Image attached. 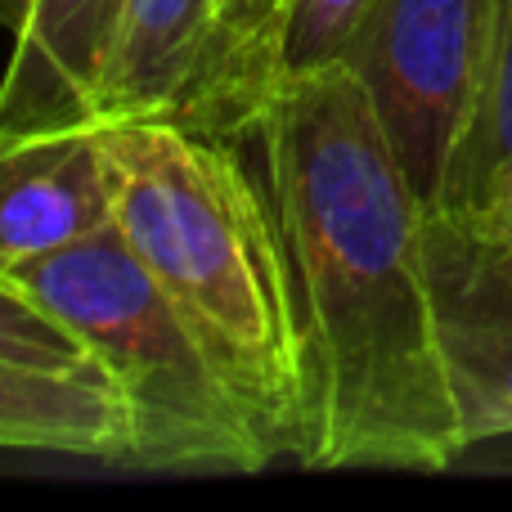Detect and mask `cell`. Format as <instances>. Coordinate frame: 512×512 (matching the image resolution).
Here are the masks:
<instances>
[{
    "mask_svg": "<svg viewBox=\"0 0 512 512\" xmlns=\"http://www.w3.org/2000/svg\"><path fill=\"white\" fill-rule=\"evenodd\" d=\"M499 0H378L346 63L427 216L445 212L454 162L481 104Z\"/></svg>",
    "mask_w": 512,
    "mask_h": 512,
    "instance_id": "obj_4",
    "label": "cell"
},
{
    "mask_svg": "<svg viewBox=\"0 0 512 512\" xmlns=\"http://www.w3.org/2000/svg\"><path fill=\"white\" fill-rule=\"evenodd\" d=\"M0 355L45 369H104L72 328H63L41 301L0 274ZM108 373V369H104Z\"/></svg>",
    "mask_w": 512,
    "mask_h": 512,
    "instance_id": "obj_12",
    "label": "cell"
},
{
    "mask_svg": "<svg viewBox=\"0 0 512 512\" xmlns=\"http://www.w3.org/2000/svg\"><path fill=\"white\" fill-rule=\"evenodd\" d=\"M512 176V0L495 5V36L472 131L454 162L441 216H468Z\"/></svg>",
    "mask_w": 512,
    "mask_h": 512,
    "instance_id": "obj_11",
    "label": "cell"
},
{
    "mask_svg": "<svg viewBox=\"0 0 512 512\" xmlns=\"http://www.w3.org/2000/svg\"><path fill=\"white\" fill-rule=\"evenodd\" d=\"M86 342L131 405V468L256 472L274 463L207 346L117 225L0 270Z\"/></svg>",
    "mask_w": 512,
    "mask_h": 512,
    "instance_id": "obj_3",
    "label": "cell"
},
{
    "mask_svg": "<svg viewBox=\"0 0 512 512\" xmlns=\"http://www.w3.org/2000/svg\"><path fill=\"white\" fill-rule=\"evenodd\" d=\"M445 221L463 225V230L477 234V239H486V243H495V248L512 252V176L495 189V194L486 198V203L477 207V212H468V216H445Z\"/></svg>",
    "mask_w": 512,
    "mask_h": 512,
    "instance_id": "obj_14",
    "label": "cell"
},
{
    "mask_svg": "<svg viewBox=\"0 0 512 512\" xmlns=\"http://www.w3.org/2000/svg\"><path fill=\"white\" fill-rule=\"evenodd\" d=\"M427 256L468 441H504L512 436V252L427 216Z\"/></svg>",
    "mask_w": 512,
    "mask_h": 512,
    "instance_id": "obj_5",
    "label": "cell"
},
{
    "mask_svg": "<svg viewBox=\"0 0 512 512\" xmlns=\"http://www.w3.org/2000/svg\"><path fill=\"white\" fill-rule=\"evenodd\" d=\"M212 27L216 0H126L99 86V122L185 113Z\"/></svg>",
    "mask_w": 512,
    "mask_h": 512,
    "instance_id": "obj_9",
    "label": "cell"
},
{
    "mask_svg": "<svg viewBox=\"0 0 512 512\" xmlns=\"http://www.w3.org/2000/svg\"><path fill=\"white\" fill-rule=\"evenodd\" d=\"M113 225L104 122L0 131V270Z\"/></svg>",
    "mask_w": 512,
    "mask_h": 512,
    "instance_id": "obj_6",
    "label": "cell"
},
{
    "mask_svg": "<svg viewBox=\"0 0 512 512\" xmlns=\"http://www.w3.org/2000/svg\"><path fill=\"white\" fill-rule=\"evenodd\" d=\"M373 5L378 0H297L283 41V77L346 63V50L360 36Z\"/></svg>",
    "mask_w": 512,
    "mask_h": 512,
    "instance_id": "obj_13",
    "label": "cell"
},
{
    "mask_svg": "<svg viewBox=\"0 0 512 512\" xmlns=\"http://www.w3.org/2000/svg\"><path fill=\"white\" fill-rule=\"evenodd\" d=\"M126 0H27L0 81V131L99 122V86Z\"/></svg>",
    "mask_w": 512,
    "mask_h": 512,
    "instance_id": "obj_7",
    "label": "cell"
},
{
    "mask_svg": "<svg viewBox=\"0 0 512 512\" xmlns=\"http://www.w3.org/2000/svg\"><path fill=\"white\" fill-rule=\"evenodd\" d=\"M113 225L149 265L274 459L301 445V333L270 185L225 135L176 117L104 122Z\"/></svg>",
    "mask_w": 512,
    "mask_h": 512,
    "instance_id": "obj_2",
    "label": "cell"
},
{
    "mask_svg": "<svg viewBox=\"0 0 512 512\" xmlns=\"http://www.w3.org/2000/svg\"><path fill=\"white\" fill-rule=\"evenodd\" d=\"M23 9H27V0H0V18H5L9 27H14L18 18H23Z\"/></svg>",
    "mask_w": 512,
    "mask_h": 512,
    "instance_id": "obj_15",
    "label": "cell"
},
{
    "mask_svg": "<svg viewBox=\"0 0 512 512\" xmlns=\"http://www.w3.org/2000/svg\"><path fill=\"white\" fill-rule=\"evenodd\" d=\"M131 405L104 369H45L0 355V450L131 459Z\"/></svg>",
    "mask_w": 512,
    "mask_h": 512,
    "instance_id": "obj_8",
    "label": "cell"
},
{
    "mask_svg": "<svg viewBox=\"0 0 512 512\" xmlns=\"http://www.w3.org/2000/svg\"><path fill=\"white\" fill-rule=\"evenodd\" d=\"M292 5L297 0H216L203 77L176 122L225 135V140L261 131L283 81V41H288Z\"/></svg>",
    "mask_w": 512,
    "mask_h": 512,
    "instance_id": "obj_10",
    "label": "cell"
},
{
    "mask_svg": "<svg viewBox=\"0 0 512 512\" xmlns=\"http://www.w3.org/2000/svg\"><path fill=\"white\" fill-rule=\"evenodd\" d=\"M301 333L306 468L441 472L468 450L427 207L351 63L279 81L261 122Z\"/></svg>",
    "mask_w": 512,
    "mask_h": 512,
    "instance_id": "obj_1",
    "label": "cell"
}]
</instances>
